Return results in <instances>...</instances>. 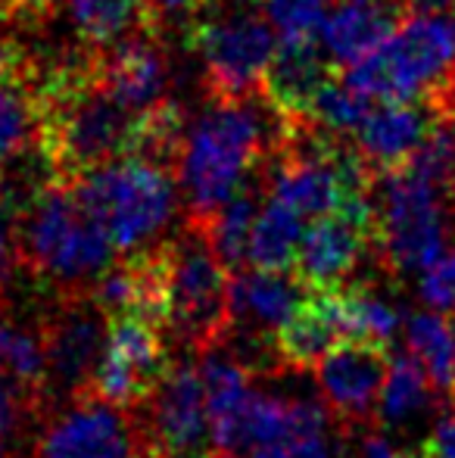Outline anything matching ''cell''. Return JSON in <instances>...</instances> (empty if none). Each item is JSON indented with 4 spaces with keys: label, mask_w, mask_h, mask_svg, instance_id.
<instances>
[{
    "label": "cell",
    "mask_w": 455,
    "mask_h": 458,
    "mask_svg": "<svg viewBox=\"0 0 455 458\" xmlns=\"http://www.w3.org/2000/svg\"><path fill=\"white\" fill-rule=\"evenodd\" d=\"M38 153L50 175L72 182L85 172L131 157L138 115L104 85L94 50L63 63L38 81Z\"/></svg>",
    "instance_id": "obj_1"
},
{
    "label": "cell",
    "mask_w": 455,
    "mask_h": 458,
    "mask_svg": "<svg viewBox=\"0 0 455 458\" xmlns=\"http://www.w3.org/2000/svg\"><path fill=\"white\" fill-rule=\"evenodd\" d=\"M16 262L56 296L91 293L94 281L115 262L106 231L88 216L72 182L47 175L13 216Z\"/></svg>",
    "instance_id": "obj_2"
},
{
    "label": "cell",
    "mask_w": 455,
    "mask_h": 458,
    "mask_svg": "<svg viewBox=\"0 0 455 458\" xmlns=\"http://www.w3.org/2000/svg\"><path fill=\"white\" fill-rule=\"evenodd\" d=\"M262 103L256 97L243 100H215L184 134L178 178H181L188 222L203 225L222 209V203L237 191L284 138L281 131L268 134Z\"/></svg>",
    "instance_id": "obj_3"
},
{
    "label": "cell",
    "mask_w": 455,
    "mask_h": 458,
    "mask_svg": "<svg viewBox=\"0 0 455 458\" xmlns=\"http://www.w3.org/2000/svg\"><path fill=\"white\" fill-rule=\"evenodd\" d=\"M343 81L371 100H427L455 115V25L440 13H415L365 60L352 63Z\"/></svg>",
    "instance_id": "obj_4"
},
{
    "label": "cell",
    "mask_w": 455,
    "mask_h": 458,
    "mask_svg": "<svg viewBox=\"0 0 455 458\" xmlns=\"http://www.w3.org/2000/svg\"><path fill=\"white\" fill-rule=\"evenodd\" d=\"M72 187L88 216L106 231L122 256L150 247L178 206L172 172L140 157H119L97 165L72 178Z\"/></svg>",
    "instance_id": "obj_5"
},
{
    "label": "cell",
    "mask_w": 455,
    "mask_h": 458,
    "mask_svg": "<svg viewBox=\"0 0 455 458\" xmlns=\"http://www.w3.org/2000/svg\"><path fill=\"white\" fill-rule=\"evenodd\" d=\"M188 44L206 66V85L215 100L262 94L268 60L278 47L274 25L259 0L249 6L200 0L188 16Z\"/></svg>",
    "instance_id": "obj_6"
},
{
    "label": "cell",
    "mask_w": 455,
    "mask_h": 458,
    "mask_svg": "<svg viewBox=\"0 0 455 458\" xmlns=\"http://www.w3.org/2000/svg\"><path fill=\"white\" fill-rule=\"evenodd\" d=\"M446 191L400 165L375 175L371 184V209H375L377 259L393 275L421 272L446 250Z\"/></svg>",
    "instance_id": "obj_7"
},
{
    "label": "cell",
    "mask_w": 455,
    "mask_h": 458,
    "mask_svg": "<svg viewBox=\"0 0 455 458\" xmlns=\"http://www.w3.org/2000/svg\"><path fill=\"white\" fill-rule=\"evenodd\" d=\"M231 272L197 225L169 241V318L165 331L181 346L203 352L219 346L231 327Z\"/></svg>",
    "instance_id": "obj_8"
},
{
    "label": "cell",
    "mask_w": 455,
    "mask_h": 458,
    "mask_svg": "<svg viewBox=\"0 0 455 458\" xmlns=\"http://www.w3.org/2000/svg\"><path fill=\"white\" fill-rule=\"evenodd\" d=\"M134 421L150 458H219L200 365L190 359H172L163 380L134 409Z\"/></svg>",
    "instance_id": "obj_9"
},
{
    "label": "cell",
    "mask_w": 455,
    "mask_h": 458,
    "mask_svg": "<svg viewBox=\"0 0 455 458\" xmlns=\"http://www.w3.org/2000/svg\"><path fill=\"white\" fill-rule=\"evenodd\" d=\"M337 430L328 405L253 390L231 458H337Z\"/></svg>",
    "instance_id": "obj_10"
},
{
    "label": "cell",
    "mask_w": 455,
    "mask_h": 458,
    "mask_svg": "<svg viewBox=\"0 0 455 458\" xmlns=\"http://www.w3.org/2000/svg\"><path fill=\"white\" fill-rule=\"evenodd\" d=\"M163 327L140 315H106V340L85 396L134 411L169 368Z\"/></svg>",
    "instance_id": "obj_11"
},
{
    "label": "cell",
    "mask_w": 455,
    "mask_h": 458,
    "mask_svg": "<svg viewBox=\"0 0 455 458\" xmlns=\"http://www.w3.org/2000/svg\"><path fill=\"white\" fill-rule=\"evenodd\" d=\"M390 362V344L365 337L337 340L316 362L318 393L343 434H362L375 428V409Z\"/></svg>",
    "instance_id": "obj_12"
},
{
    "label": "cell",
    "mask_w": 455,
    "mask_h": 458,
    "mask_svg": "<svg viewBox=\"0 0 455 458\" xmlns=\"http://www.w3.org/2000/svg\"><path fill=\"white\" fill-rule=\"evenodd\" d=\"M38 327L44 337L50 393H63L66 399L85 396L104 352L106 312L91 293L60 296L56 306L41 315Z\"/></svg>",
    "instance_id": "obj_13"
},
{
    "label": "cell",
    "mask_w": 455,
    "mask_h": 458,
    "mask_svg": "<svg viewBox=\"0 0 455 458\" xmlns=\"http://www.w3.org/2000/svg\"><path fill=\"white\" fill-rule=\"evenodd\" d=\"M140 453L131 411L97 396H79L44 421L31 458H138Z\"/></svg>",
    "instance_id": "obj_14"
},
{
    "label": "cell",
    "mask_w": 455,
    "mask_h": 458,
    "mask_svg": "<svg viewBox=\"0 0 455 458\" xmlns=\"http://www.w3.org/2000/svg\"><path fill=\"white\" fill-rule=\"evenodd\" d=\"M371 234H375L371 197L350 199L337 212L318 216L299 237L293 275L312 290L341 287L371 247Z\"/></svg>",
    "instance_id": "obj_15"
},
{
    "label": "cell",
    "mask_w": 455,
    "mask_h": 458,
    "mask_svg": "<svg viewBox=\"0 0 455 458\" xmlns=\"http://www.w3.org/2000/svg\"><path fill=\"white\" fill-rule=\"evenodd\" d=\"M440 122L450 119L427 100H383V106H371L362 125L352 131L356 150L375 175L400 169Z\"/></svg>",
    "instance_id": "obj_16"
},
{
    "label": "cell",
    "mask_w": 455,
    "mask_h": 458,
    "mask_svg": "<svg viewBox=\"0 0 455 458\" xmlns=\"http://www.w3.org/2000/svg\"><path fill=\"white\" fill-rule=\"evenodd\" d=\"M306 287L293 268L287 272H268V268H240L231 275L228 306H231V334L243 337L274 340L278 327L291 318L293 309L303 302Z\"/></svg>",
    "instance_id": "obj_17"
},
{
    "label": "cell",
    "mask_w": 455,
    "mask_h": 458,
    "mask_svg": "<svg viewBox=\"0 0 455 458\" xmlns=\"http://www.w3.org/2000/svg\"><path fill=\"white\" fill-rule=\"evenodd\" d=\"M337 75V63L324 54L318 38H281L268 60L262 97L278 109L284 119H303L316 94Z\"/></svg>",
    "instance_id": "obj_18"
},
{
    "label": "cell",
    "mask_w": 455,
    "mask_h": 458,
    "mask_svg": "<svg viewBox=\"0 0 455 458\" xmlns=\"http://www.w3.org/2000/svg\"><path fill=\"white\" fill-rule=\"evenodd\" d=\"M94 63L104 85L131 113H144L165 100V56L159 50L156 31H138L113 47L94 50Z\"/></svg>",
    "instance_id": "obj_19"
},
{
    "label": "cell",
    "mask_w": 455,
    "mask_h": 458,
    "mask_svg": "<svg viewBox=\"0 0 455 458\" xmlns=\"http://www.w3.org/2000/svg\"><path fill=\"white\" fill-rule=\"evenodd\" d=\"M346 337L337 287H316L274 334V352L284 371L316 368L318 359Z\"/></svg>",
    "instance_id": "obj_20"
},
{
    "label": "cell",
    "mask_w": 455,
    "mask_h": 458,
    "mask_svg": "<svg viewBox=\"0 0 455 458\" xmlns=\"http://www.w3.org/2000/svg\"><path fill=\"white\" fill-rule=\"evenodd\" d=\"M440 405L437 386L427 380L425 368L412 352H396L383 380L375 409V430H402L421 418L434 415Z\"/></svg>",
    "instance_id": "obj_21"
},
{
    "label": "cell",
    "mask_w": 455,
    "mask_h": 458,
    "mask_svg": "<svg viewBox=\"0 0 455 458\" xmlns=\"http://www.w3.org/2000/svg\"><path fill=\"white\" fill-rule=\"evenodd\" d=\"M0 374L29 399L31 409L41 411L44 399L50 396L41 327L0 315Z\"/></svg>",
    "instance_id": "obj_22"
},
{
    "label": "cell",
    "mask_w": 455,
    "mask_h": 458,
    "mask_svg": "<svg viewBox=\"0 0 455 458\" xmlns=\"http://www.w3.org/2000/svg\"><path fill=\"white\" fill-rule=\"evenodd\" d=\"M262 206V187L249 175L247 182L237 187L234 193L222 203V209L213 218H206L197 228L206 234L209 247L222 259V266L231 275L247 268V250H249V231H253L256 212Z\"/></svg>",
    "instance_id": "obj_23"
},
{
    "label": "cell",
    "mask_w": 455,
    "mask_h": 458,
    "mask_svg": "<svg viewBox=\"0 0 455 458\" xmlns=\"http://www.w3.org/2000/svg\"><path fill=\"white\" fill-rule=\"evenodd\" d=\"M303 216L293 212L287 203L268 197L256 212L253 231H249V250H247V266L268 268V272H287L293 268L299 250V237H303Z\"/></svg>",
    "instance_id": "obj_24"
},
{
    "label": "cell",
    "mask_w": 455,
    "mask_h": 458,
    "mask_svg": "<svg viewBox=\"0 0 455 458\" xmlns=\"http://www.w3.org/2000/svg\"><path fill=\"white\" fill-rule=\"evenodd\" d=\"M38 72L0 81V163H10L29 147H38Z\"/></svg>",
    "instance_id": "obj_25"
},
{
    "label": "cell",
    "mask_w": 455,
    "mask_h": 458,
    "mask_svg": "<svg viewBox=\"0 0 455 458\" xmlns=\"http://www.w3.org/2000/svg\"><path fill=\"white\" fill-rule=\"evenodd\" d=\"M69 13L94 50L113 47L144 29L150 31L144 0H69Z\"/></svg>",
    "instance_id": "obj_26"
},
{
    "label": "cell",
    "mask_w": 455,
    "mask_h": 458,
    "mask_svg": "<svg viewBox=\"0 0 455 458\" xmlns=\"http://www.w3.org/2000/svg\"><path fill=\"white\" fill-rule=\"evenodd\" d=\"M406 346L418 365L425 368L427 380L437 386L440 396L450 399L452 393V368H455V337L452 325L446 315L434 312H415L406 321Z\"/></svg>",
    "instance_id": "obj_27"
},
{
    "label": "cell",
    "mask_w": 455,
    "mask_h": 458,
    "mask_svg": "<svg viewBox=\"0 0 455 458\" xmlns=\"http://www.w3.org/2000/svg\"><path fill=\"white\" fill-rule=\"evenodd\" d=\"M337 296H341L346 337L381 340V344L393 340L396 327H400V312L375 287H368V284H341Z\"/></svg>",
    "instance_id": "obj_28"
},
{
    "label": "cell",
    "mask_w": 455,
    "mask_h": 458,
    "mask_svg": "<svg viewBox=\"0 0 455 458\" xmlns=\"http://www.w3.org/2000/svg\"><path fill=\"white\" fill-rule=\"evenodd\" d=\"M368 109H371V97H365L352 85H346L343 75H334L331 81H324V88L316 94V100H312L309 113L303 119L331 134H352L362 125Z\"/></svg>",
    "instance_id": "obj_29"
},
{
    "label": "cell",
    "mask_w": 455,
    "mask_h": 458,
    "mask_svg": "<svg viewBox=\"0 0 455 458\" xmlns=\"http://www.w3.org/2000/svg\"><path fill=\"white\" fill-rule=\"evenodd\" d=\"M331 4L334 0H259L265 16L272 19L274 31H281V38H291V41L322 35Z\"/></svg>",
    "instance_id": "obj_30"
},
{
    "label": "cell",
    "mask_w": 455,
    "mask_h": 458,
    "mask_svg": "<svg viewBox=\"0 0 455 458\" xmlns=\"http://www.w3.org/2000/svg\"><path fill=\"white\" fill-rule=\"evenodd\" d=\"M418 296L434 312H455V247L421 268Z\"/></svg>",
    "instance_id": "obj_31"
},
{
    "label": "cell",
    "mask_w": 455,
    "mask_h": 458,
    "mask_svg": "<svg viewBox=\"0 0 455 458\" xmlns=\"http://www.w3.org/2000/svg\"><path fill=\"white\" fill-rule=\"evenodd\" d=\"M13 216H16V206H13V193L6 187V178L0 172V290L10 284L13 268L16 262V241H13Z\"/></svg>",
    "instance_id": "obj_32"
},
{
    "label": "cell",
    "mask_w": 455,
    "mask_h": 458,
    "mask_svg": "<svg viewBox=\"0 0 455 458\" xmlns=\"http://www.w3.org/2000/svg\"><path fill=\"white\" fill-rule=\"evenodd\" d=\"M29 415H35L31 403L0 374V443H4V446H6V440H13V437L22 430V421Z\"/></svg>",
    "instance_id": "obj_33"
},
{
    "label": "cell",
    "mask_w": 455,
    "mask_h": 458,
    "mask_svg": "<svg viewBox=\"0 0 455 458\" xmlns=\"http://www.w3.org/2000/svg\"><path fill=\"white\" fill-rule=\"evenodd\" d=\"M418 458H455V405L434 421V428L418 443Z\"/></svg>",
    "instance_id": "obj_34"
},
{
    "label": "cell",
    "mask_w": 455,
    "mask_h": 458,
    "mask_svg": "<svg viewBox=\"0 0 455 458\" xmlns=\"http://www.w3.org/2000/svg\"><path fill=\"white\" fill-rule=\"evenodd\" d=\"M200 0H144V10H147V25L150 31H163V19L169 16H184L188 19L190 13L197 10Z\"/></svg>",
    "instance_id": "obj_35"
},
{
    "label": "cell",
    "mask_w": 455,
    "mask_h": 458,
    "mask_svg": "<svg viewBox=\"0 0 455 458\" xmlns=\"http://www.w3.org/2000/svg\"><path fill=\"white\" fill-rule=\"evenodd\" d=\"M356 458H409V455H402L387 437H381L375 428H371V434L362 437V443H358Z\"/></svg>",
    "instance_id": "obj_36"
},
{
    "label": "cell",
    "mask_w": 455,
    "mask_h": 458,
    "mask_svg": "<svg viewBox=\"0 0 455 458\" xmlns=\"http://www.w3.org/2000/svg\"><path fill=\"white\" fill-rule=\"evenodd\" d=\"M13 16H41V13H50L60 0H0Z\"/></svg>",
    "instance_id": "obj_37"
},
{
    "label": "cell",
    "mask_w": 455,
    "mask_h": 458,
    "mask_svg": "<svg viewBox=\"0 0 455 458\" xmlns=\"http://www.w3.org/2000/svg\"><path fill=\"white\" fill-rule=\"evenodd\" d=\"M409 10H418V13H455V0H409Z\"/></svg>",
    "instance_id": "obj_38"
},
{
    "label": "cell",
    "mask_w": 455,
    "mask_h": 458,
    "mask_svg": "<svg viewBox=\"0 0 455 458\" xmlns=\"http://www.w3.org/2000/svg\"><path fill=\"white\" fill-rule=\"evenodd\" d=\"M450 325H452V337H455V312H450ZM450 403L455 405V368H452V393H450Z\"/></svg>",
    "instance_id": "obj_39"
},
{
    "label": "cell",
    "mask_w": 455,
    "mask_h": 458,
    "mask_svg": "<svg viewBox=\"0 0 455 458\" xmlns=\"http://www.w3.org/2000/svg\"><path fill=\"white\" fill-rule=\"evenodd\" d=\"M138 458H150V455H147V453H140V455H138Z\"/></svg>",
    "instance_id": "obj_40"
},
{
    "label": "cell",
    "mask_w": 455,
    "mask_h": 458,
    "mask_svg": "<svg viewBox=\"0 0 455 458\" xmlns=\"http://www.w3.org/2000/svg\"><path fill=\"white\" fill-rule=\"evenodd\" d=\"M452 140H455V138H452Z\"/></svg>",
    "instance_id": "obj_41"
}]
</instances>
